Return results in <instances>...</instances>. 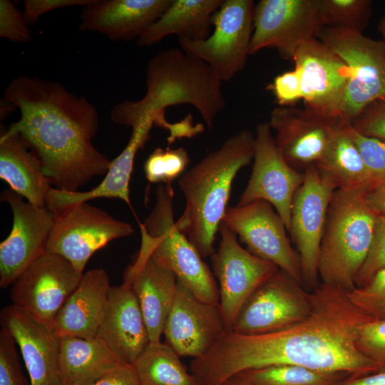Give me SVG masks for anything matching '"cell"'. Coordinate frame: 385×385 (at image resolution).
<instances>
[{"mask_svg": "<svg viewBox=\"0 0 385 385\" xmlns=\"http://www.w3.org/2000/svg\"><path fill=\"white\" fill-rule=\"evenodd\" d=\"M311 295L309 314L289 327L260 334L226 331L205 354L192 359L189 369L198 385H221L241 372L283 364L351 376L379 369L356 346L361 327L372 319L347 292L321 283Z\"/></svg>", "mask_w": 385, "mask_h": 385, "instance_id": "1", "label": "cell"}, {"mask_svg": "<svg viewBox=\"0 0 385 385\" xmlns=\"http://www.w3.org/2000/svg\"><path fill=\"white\" fill-rule=\"evenodd\" d=\"M3 101L20 118L1 135H20L40 158L53 188L76 192L96 176L106 175L111 160L92 143L99 128L96 108L63 84L19 76Z\"/></svg>", "mask_w": 385, "mask_h": 385, "instance_id": "2", "label": "cell"}, {"mask_svg": "<svg viewBox=\"0 0 385 385\" xmlns=\"http://www.w3.org/2000/svg\"><path fill=\"white\" fill-rule=\"evenodd\" d=\"M222 81L211 67L181 48L156 53L146 68V91L138 101H124L111 111L117 125L133 127L144 116L178 105L193 106L208 129L226 107Z\"/></svg>", "mask_w": 385, "mask_h": 385, "instance_id": "3", "label": "cell"}, {"mask_svg": "<svg viewBox=\"0 0 385 385\" xmlns=\"http://www.w3.org/2000/svg\"><path fill=\"white\" fill-rule=\"evenodd\" d=\"M254 153L255 135L242 130L207 153L178 180L185 205L176 226L203 258L215 252L213 245L233 180L251 163Z\"/></svg>", "mask_w": 385, "mask_h": 385, "instance_id": "4", "label": "cell"}, {"mask_svg": "<svg viewBox=\"0 0 385 385\" xmlns=\"http://www.w3.org/2000/svg\"><path fill=\"white\" fill-rule=\"evenodd\" d=\"M365 189H337L322 237L318 274L322 283L346 292L356 280L369 252L377 215L368 206Z\"/></svg>", "mask_w": 385, "mask_h": 385, "instance_id": "5", "label": "cell"}, {"mask_svg": "<svg viewBox=\"0 0 385 385\" xmlns=\"http://www.w3.org/2000/svg\"><path fill=\"white\" fill-rule=\"evenodd\" d=\"M171 185L155 190V203L143 222H139L140 251L171 271L178 281L200 300L219 305L217 280L196 248L176 226Z\"/></svg>", "mask_w": 385, "mask_h": 385, "instance_id": "6", "label": "cell"}, {"mask_svg": "<svg viewBox=\"0 0 385 385\" xmlns=\"http://www.w3.org/2000/svg\"><path fill=\"white\" fill-rule=\"evenodd\" d=\"M317 38L350 70L339 117L351 123L369 106L385 97V43L341 27H324Z\"/></svg>", "mask_w": 385, "mask_h": 385, "instance_id": "7", "label": "cell"}, {"mask_svg": "<svg viewBox=\"0 0 385 385\" xmlns=\"http://www.w3.org/2000/svg\"><path fill=\"white\" fill-rule=\"evenodd\" d=\"M255 6L252 0H224L210 35L201 41L178 38L180 48L208 64L222 82L232 80L250 55Z\"/></svg>", "mask_w": 385, "mask_h": 385, "instance_id": "8", "label": "cell"}, {"mask_svg": "<svg viewBox=\"0 0 385 385\" xmlns=\"http://www.w3.org/2000/svg\"><path fill=\"white\" fill-rule=\"evenodd\" d=\"M54 215L46 250L61 256L82 274L96 251L134 232L130 224L88 202L71 205Z\"/></svg>", "mask_w": 385, "mask_h": 385, "instance_id": "9", "label": "cell"}, {"mask_svg": "<svg viewBox=\"0 0 385 385\" xmlns=\"http://www.w3.org/2000/svg\"><path fill=\"white\" fill-rule=\"evenodd\" d=\"M324 27L319 0H261L255 6L250 55L270 48L292 61Z\"/></svg>", "mask_w": 385, "mask_h": 385, "instance_id": "10", "label": "cell"}, {"mask_svg": "<svg viewBox=\"0 0 385 385\" xmlns=\"http://www.w3.org/2000/svg\"><path fill=\"white\" fill-rule=\"evenodd\" d=\"M218 232L220 240L210 259L219 288V307L227 331H231L245 303L279 268L244 249L237 235L222 222Z\"/></svg>", "mask_w": 385, "mask_h": 385, "instance_id": "11", "label": "cell"}, {"mask_svg": "<svg viewBox=\"0 0 385 385\" xmlns=\"http://www.w3.org/2000/svg\"><path fill=\"white\" fill-rule=\"evenodd\" d=\"M83 274L61 256L46 252L13 283L12 304L54 330L59 311Z\"/></svg>", "mask_w": 385, "mask_h": 385, "instance_id": "12", "label": "cell"}, {"mask_svg": "<svg viewBox=\"0 0 385 385\" xmlns=\"http://www.w3.org/2000/svg\"><path fill=\"white\" fill-rule=\"evenodd\" d=\"M337 189L315 165L304 170V180L292 201L289 233L299 255L302 284H319L318 260L329 204Z\"/></svg>", "mask_w": 385, "mask_h": 385, "instance_id": "13", "label": "cell"}, {"mask_svg": "<svg viewBox=\"0 0 385 385\" xmlns=\"http://www.w3.org/2000/svg\"><path fill=\"white\" fill-rule=\"evenodd\" d=\"M311 309V292L279 269L245 303L231 331L260 334L281 330L304 319Z\"/></svg>", "mask_w": 385, "mask_h": 385, "instance_id": "14", "label": "cell"}, {"mask_svg": "<svg viewBox=\"0 0 385 385\" xmlns=\"http://www.w3.org/2000/svg\"><path fill=\"white\" fill-rule=\"evenodd\" d=\"M222 222L238 235L249 252L275 264L302 284L299 255L291 245L286 226L271 204L257 200L228 206Z\"/></svg>", "mask_w": 385, "mask_h": 385, "instance_id": "15", "label": "cell"}, {"mask_svg": "<svg viewBox=\"0 0 385 385\" xmlns=\"http://www.w3.org/2000/svg\"><path fill=\"white\" fill-rule=\"evenodd\" d=\"M254 163L248 183L237 205L257 200L271 204L290 231L294 196L304 180V172L293 168L279 152L269 122L260 123L255 134Z\"/></svg>", "mask_w": 385, "mask_h": 385, "instance_id": "16", "label": "cell"}, {"mask_svg": "<svg viewBox=\"0 0 385 385\" xmlns=\"http://www.w3.org/2000/svg\"><path fill=\"white\" fill-rule=\"evenodd\" d=\"M1 201L9 204L13 216L11 232L0 243V287L6 288L47 252L55 215L46 207L25 201L11 189L2 191Z\"/></svg>", "mask_w": 385, "mask_h": 385, "instance_id": "17", "label": "cell"}, {"mask_svg": "<svg viewBox=\"0 0 385 385\" xmlns=\"http://www.w3.org/2000/svg\"><path fill=\"white\" fill-rule=\"evenodd\" d=\"M292 61L301 74L305 108L342 120L339 111L350 77L346 63L319 38L303 43Z\"/></svg>", "mask_w": 385, "mask_h": 385, "instance_id": "18", "label": "cell"}, {"mask_svg": "<svg viewBox=\"0 0 385 385\" xmlns=\"http://www.w3.org/2000/svg\"><path fill=\"white\" fill-rule=\"evenodd\" d=\"M269 124L276 133L277 146L293 168L304 172L316 165L331 138L345 121L325 117L311 109L274 108Z\"/></svg>", "mask_w": 385, "mask_h": 385, "instance_id": "19", "label": "cell"}, {"mask_svg": "<svg viewBox=\"0 0 385 385\" xmlns=\"http://www.w3.org/2000/svg\"><path fill=\"white\" fill-rule=\"evenodd\" d=\"M227 331L219 305L204 302L178 281L165 322V343L180 356L198 358Z\"/></svg>", "mask_w": 385, "mask_h": 385, "instance_id": "20", "label": "cell"}, {"mask_svg": "<svg viewBox=\"0 0 385 385\" xmlns=\"http://www.w3.org/2000/svg\"><path fill=\"white\" fill-rule=\"evenodd\" d=\"M0 321L21 350L29 385H61L60 338L55 331L14 304L2 309Z\"/></svg>", "mask_w": 385, "mask_h": 385, "instance_id": "21", "label": "cell"}, {"mask_svg": "<svg viewBox=\"0 0 385 385\" xmlns=\"http://www.w3.org/2000/svg\"><path fill=\"white\" fill-rule=\"evenodd\" d=\"M96 338L125 364H133L150 343L148 329L131 287H110Z\"/></svg>", "mask_w": 385, "mask_h": 385, "instance_id": "22", "label": "cell"}, {"mask_svg": "<svg viewBox=\"0 0 385 385\" xmlns=\"http://www.w3.org/2000/svg\"><path fill=\"white\" fill-rule=\"evenodd\" d=\"M123 282L131 287L137 298L150 343L161 342L177 292L176 277L139 250L124 272Z\"/></svg>", "mask_w": 385, "mask_h": 385, "instance_id": "23", "label": "cell"}, {"mask_svg": "<svg viewBox=\"0 0 385 385\" xmlns=\"http://www.w3.org/2000/svg\"><path fill=\"white\" fill-rule=\"evenodd\" d=\"M172 0H95L83 7L78 25L113 41L136 38L163 14Z\"/></svg>", "mask_w": 385, "mask_h": 385, "instance_id": "24", "label": "cell"}, {"mask_svg": "<svg viewBox=\"0 0 385 385\" xmlns=\"http://www.w3.org/2000/svg\"><path fill=\"white\" fill-rule=\"evenodd\" d=\"M155 114L143 117L132 127L129 140L121 153L111 162L102 182L86 192H68L51 188L46 197V207L54 215L66 207L97 198H115L130 206V180L138 151L150 138V132L155 123Z\"/></svg>", "mask_w": 385, "mask_h": 385, "instance_id": "25", "label": "cell"}, {"mask_svg": "<svg viewBox=\"0 0 385 385\" xmlns=\"http://www.w3.org/2000/svg\"><path fill=\"white\" fill-rule=\"evenodd\" d=\"M111 287L103 268L83 273L80 283L59 311L54 331L59 337L95 338L101 324Z\"/></svg>", "mask_w": 385, "mask_h": 385, "instance_id": "26", "label": "cell"}, {"mask_svg": "<svg viewBox=\"0 0 385 385\" xmlns=\"http://www.w3.org/2000/svg\"><path fill=\"white\" fill-rule=\"evenodd\" d=\"M0 178L29 202L46 207L52 186L40 158L19 134L0 137Z\"/></svg>", "mask_w": 385, "mask_h": 385, "instance_id": "27", "label": "cell"}, {"mask_svg": "<svg viewBox=\"0 0 385 385\" xmlns=\"http://www.w3.org/2000/svg\"><path fill=\"white\" fill-rule=\"evenodd\" d=\"M223 1L172 0L159 19L136 40L137 45H155L170 35L190 41L207 38L212 33L213 16Z\"/></svg>", "mask_w": 385, "mask_h": 385, "instance_id": "28", "label": "cell"}, {"mask_svg": "<svg viewBox=\"0 0 385 385\" xmlns=\"http://www.w3.org/2000/svg\"><path fill=\"white\" fill-rule=\"evenodd\" d=\"M61 385H91L123 363L101 340L59 337Z\"/></svg>", "mask_w": 385, "mask_h": 385, "instance_id": "29", "label": "cell"}, {"mask_svg": "<svg viewBox=\"0 0 385 385\" xmlns=\"http://www.w3.org/2000/svg\"><path fill=\"white\" fill-rule=\"evenodd\" d=\"M344 122L336 130L315 165L335 183L337 189H368L374 182Z\"/></svg>", "mask_w": 385, "mask_h": 385, "instance_id": "30", "label": "cell"}, {"mask_svg": "<svg viewBox=\"0 0 385 385\" xmlns=\"http://www.w3.org/2000/svg\"><path fill=\"white\" fill-rule=\"evenodd\" d=\"M141 385H198L168 344L150 343L133 364Z\"/></svg>", "mask_w": 385, "mask_h": 385, "instance_id": "31", "label": "cell"}, {"mask_svg": "<svg viewBox=\"0 0 385 385\" xmlns=\"http://www.w3.org/2000/svg\"><path fill=\"white\" fill-rule=\"evenodd\" d=\"M251 385H336L350 375L283 364L240 373Z\"/></svg>", "mask_w": 385, "mask_h": 385, "instance_id": "32", "label": "cell"}, {"mask_svg": "<svg viewBox=\"0 0 385 385\" xmlns=\"http://www.w3.org/2000/svg\"><path fill=\"white\" fill-rule=\"evenodd\" d=\"M324 27H341L362 31L368 25L371 12L369 0H319Z\"/></svg>", "mask_w": 385, "mask_h": 385, "instance_id": "33", "label": "cell"}, {"mask_svg": "<svg viewBox=\"0 0 385 385\" xmlns=\"http://www.w3.org/2000/svg\"><path fill=\"white\" fill-rule=\"evenodd\" d=\"M190 161V156L183 147L156 148L145 162V175L150 183L171 185L185 171Z\"/></svg>", "mask_w": 385, "mask_h": 385, "instance_id": "34", "label": "cell"}, {"mask_svg": "<svg viewBox=\"0 0 385 385\" xmlns=\"http://www.w3.org/2000/svg\"><path fill=\"white\" fill-rule=\"evenodd\" d=\"M351 302L375 320L385 319V267L364 286L347 292Z\"/></svg>", "mask_w": 385, "mask_h": 385, "instance_id": "35", "label": "cell"}, {"mask_svg": "<svg viewBox=\"0 0 385 385\" xmlns=\"http://www.w3.org/2000/svg\"><path fill=\"white\" fill-rule=\"evenodd\" d=\"M348 130L374 184L385 180V140L360 133L351 123H349Z\"/></svg>", "mask_w": 385, "mask_h": 385, "instance_id": "36", "label": "cell"}, {"mask_svg": "<svg viewBox=\"0 0 385 385\" xmlns=\"http://www.w3.org/2000/svg\"><path fill=\"white\" fill-rule=\"evenodd\" d=\"M356 346L379 369L385 367V319L366 322L359 331Z\"/></svg>", "mask_w": 385, "mask_h": 385, "instance_id": "37", "label": "cell"}, {"mask_svg": "<svg viewBox=\"0 0 385 385\" xmlns=\"http://www.w3.org/2000/svg\"><path fill=\"white\" fill-rule=\"evenodd\" d=\"M16 343L4 328L0 331V385H26Z\"/></svg>", "mask_w": 385, "mask_h": 385, "instance_id": "38", "label": "cell"}, {"mask_svg": "<svg viewBox=\"0 0 385 385\" xmlns=\"http://www.w3.org/2000/svg\"><path fill=\"white\" fill-rule=\"evenodd\" d=\"M385 267V216L376 217L373 242L368 256L356 280V287L365 285L381 269Z\"/></svg>", "mask_w": 385, "mask_h": 385, "instance_id": "39", "label": "cell"}, {"mask_svg": "<svg viewBox=\"0 0 385 385\" xmlns=\"http://www.w3.org/2000/svg\"><path fill=\"white\" fill-rule=\"evenodd\" d=\"M0 36L20 43H26L32 38L23 14L9 0L0 1Z\"/></svg>", "mask_w": 385, "mask_h": 385, "instance_id": "40", "label": "cell"}, {"mask_svg": "<svg viewBox=\"0 0 385 385\" xmlns=\"http://www.w3.org/2000/svg\"><path fill=\"white\" fill-rule=\"evenodd\" d=\"M267 88L272 91L278 106L292 107L294 103L302 99L299 71L294 68L277 76Z\"/></svg>", "mask_w": 385, "mask_h": 385, "instance_id": "41", "label": "cell"}, {"mask_svg": "<svg viewBox=\"0 0 385 385\" xmlns=\"http://www.w3.org/2000/svg\"><path fill=\"white\" fill-rule=\"evenodd\" d=\"M351 125L363 135L385 140V97L369 106Z\"/></svg>", "mask_w": 385, "mask_h": 385, "instance_id": "42", "label": "cell"}, {"mask_svg": "<svg viewBox=\"0 0 385 385\" xmlns=\"http://www.w3.org/2000/svg\"><path fill=\"white\" fill-rule=\"evenodd\" d=\"M95 0H25L23 16L28 25H34L44 14L69 6H86Z\"/></svg>", "mask_w": 385, "mask_h": 385, "instance_id": "43", "label": "cell"}, {"mask_svg": "<svg viewBox=\"0 0 385 385\" xmlns=\"http://www.w3.org/2000/svg\"><path fill=\"white\" fill-rule=\"evenodd\" d=\"M91 385H141L133 364H123Z\"/></svg>", "mask_w": 385, "mask_h": 385, "instance_id": "44", "label": "cell"}, {"mask_svg": "<svg viewBox=\"0 0 385 385\" xmlns=\"http://www.w3.org/2000/svg\"><path fill=\"white\" fill-rule=\"evenodd\" d=\"M204 130V125L202 123L194 124L193 116L190 113L180 121L170 123L167 130L169 133L167 140L170 145L178 139L193 138L202 133Z\"/></svg>", "mask_w": 385, "mask_h": 385, "instance_id": "45", "label": "cell"}, {"mask_svg": "<svg viewBox=\"0 0 385 385\" xmlns=\"http://www.w3.org/2000/svg\"><path fill=\"white\" fill-rule=\"evenodd\" d=\"M368 206L378 215L385 216V180L375 183L364 191Z\"/></svg>", "mask_w": 385, "mask_h": 385, "instance_id": "46", "label": "cell"}, {"mask_svg": "<svg viewBox=\"0 0 385 385\" xmlns=\"http://www.w3.org/2000/svg\"><path fill=\"white\" fill-rule=\"evenodd\" d=\"M336 385H385V367L365 375L348 376Z\"/></svg>", "mask_w": 385, "mask_h": 385, "instance_id": "47", "label": "cell"}, {"mask_svg": "<svg viewBox=\"0 0 385 385\" xmlns=\"http://www.w3.org/2000/svg\"><path fill=\"white\" fill-rule=\"evenodd\" d=\"M221 385H251L250 382L240 374H236Z\"/></svg>", "mask_w": 385, "mask_h": 385, "instance_id": "48", "label": "cell"}, {"mask_svg": "<svg viewBox=\"0 0 385 385\" xmlns=\"http://www.w3.org/2000/svg\"><path fill=\"white\" fill-rule=\"evenodd\" d=\"M379 30L383 36L384 41L385 43V14L379 24Z\"/></svg>", "mask_w": 385, "mask_h": 385, "instance_id": "49", "label": "cell"}]
</instances>
